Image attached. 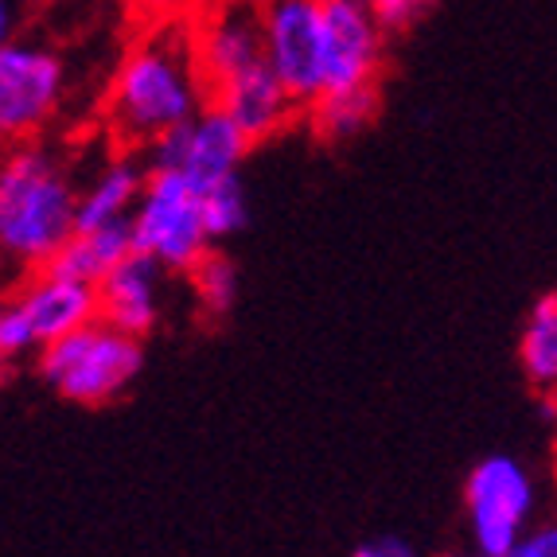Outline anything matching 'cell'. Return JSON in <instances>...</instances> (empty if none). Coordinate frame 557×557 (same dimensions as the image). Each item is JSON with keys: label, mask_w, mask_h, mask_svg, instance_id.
Listing matches in <instances>:
<instances>
[{"label": "cell", "mask_w": 557, "mask_h": 557, "mask_svg": "<svg viewBox=\"0 0 557 557\" xmlns=\"http://www.w3.org/2000/svg\"><path fill=\"white\" fill-rule=\"evenodd\" d=\"M203 106L207 86L191 39L180 32H157L121 59L110 83L106 117L113 137L129 152H140L152 137L191 121Z\"/></svg>", "instance_id": "cell-1"}, {"label": "cell", "mask_w": 557, "mask_h": 557, "mask_svg": "<svg viewBox=\"0 0 557 557\" xmlns=\"http://www.w3.org/2000/svg\"><path fill=\"white\" fill-rule=\"evenodd\" d=\"M78 187L63 157L39 140L12 145L0 157V261L44 270L75 234Z\"/></svg>", "instance_id": "cell-2"}, {"label": "cell", "mask_w": 557, "mask_h": 557, "mask_svg": "<svg viewBox=\"0 0 557 557\" xmlns=\"http://www.w3.org/2000/svg\"><path fill=\"white\" fill-rule=\"evenodd\" d=\"M39 379L75 406H106L137 382L145 367V344L137 335L117 332L102 317L39 347Z\"/></svg>", "instance_id": "cell-3"}, {"label": "cell", "mask_w": 557, "mask_h": 557, "mask_svg": "<svg viewBox=\"0 0 557 557\" xmlns=\"http://www.w3.org/2000/svg\"><path fill=\"white\" fill-rule=\"evenodd\" d=\"M133 253H145L164 273H187L211 250L199 187L180 172H145L140 196L129 214Z\"/></svg>", "instance_id": "cell-4"}, {"label": "cell", "mask_w": 557, "mask_h": 557, "mask_svg": "<svg viewBox=\"0 0 557 557\" xmlns=\"http://www.w3.org/2000/svg\"><path fill=\"white\" fill-rule=\"evenodd\" d=\"M66 63L39 39H9L0 47V149L36 140L63 106Z\"/></svg>", "instance_id": "cell-5"}, {"label": "cell", "mask_w": 557, "mask_h": 557, "mask_svg": "<svg viewBox=\"0 0 557 557\" xmlns=\"http://www.w3.org/2000/svg\"><path fill=\"white\" fill-rule=\"evenodd\" d=\"M465 507L472 546L503 557L539 511V483L519 456H483L465 480Z\"/></svg>", "instance_id": "cell-6"}, {"label": "cell", "mask_w": 557, "mask_h": 557, "mask_svg": "<svg viewBox=\"0 0 557 557\" xmlns=\"http://www.w3.org/2000/svg\"><path fill=\"white\" fill-rule=\"evenodd\" d=\"M261 55L297 110L317 102L324 94L317 0H261Z\"/></svg>", "instance_id": "cell-7"}, {"label": "cell", "mask_w": 557, "mask_h": 557, "mask_svg": "<svg viewBox=\"0 0 557 557\" xmlns=\"http://www.w3.org/2000/svg\"><path fill=\"white\" fill-rule=\"evenodd\" d=\"M320 4V59L324 94L379 86L386 32L379 28L367 0H317Z\"/></svg>", "instance_id": "cell-8"}, {"label": "cell", "mask_w": 557, "mask_h": 557, "mask_svg": "<svg viewBox=\"0 0 557 557\" xmlns=\"http://www.w3.org/2000/svg\"><path fill=\"white\" fill-rule=\"evenodd\" d=\"M196 66L203 75L207 94L226 78L265 63L261 55V0H219L191 36Z\"/></svg>", "instance_id": "cell-9"}, {"label": "cell", "mask_w": 557, "mask_h": 557, "mask_svg": "<svg viewBox=\"0 0 557 557\" xmlns=\"http://www.w3.org/2000/svg\"><path fill=\"white\" fill-rule=\"evenodd\" d=\"M164 277L157 261L145 253H125V258L98 281V317L117 332H129L137 339L152 332L164 317Z\"/></svg>", "instance_id": "cell-10"}, {"label": "cell", "mask_w": 557, "mask_h": 557, "mask_svg": "<svg viewBox=\"0 0 557 557\" xmlns=\"http://www.w3.org/2000/svg\"><path fill=\"white\" fill-rule=\"evenodd\" d=\"M12 300L20 305V317L36 339V351L98 317V288L51 270H32V277Z\"/></svg>", "instance_id": "cell-11"}, {"label": "cell", "mask_w": 557, "mask_h": 557, "mask_svg": "<svg viewBox=\"0 0 557 557\" xmlns=\"http://www.w3.org/2000/svg\"><path fill=\"white\" fill-rule=\"evenodd\" d=\"M250 149L253 145L242 137L238 125H234L219 106L207 102L196 117L180 125V164H176V172L203 191V187H214V184H223V180L238 176L242 160H246V152Z\"/></svg>", "instance_id": "cell-12"}, {"label": "cell", "mask_w": 557, "mask_h": 557, "mask_svg": "<svg viewBox=\"0 0 557 557\" xmlns=\"http://www.w3.org/2000/svg\"><path fill=\"white\" fill-rule=\"evenodd\" d=\"M207 102L219 106L250 145L281 133L288 121H293V113H297V106L288 102L285 86L277 83V75H273L265 63L226 78L223 86H214V90L207 94Z\"/></svg>", "instance_id": "cell-13"}, {"label": "cell", "mask_w": 557, "mask_h": 557, "mask_svg": "<svg viewBox=\"0 0 557 557\" xmlns=\"http://www.w3.org/2000/svg\"><path fill=\"white\" fill-rule=\"evenodd\" d=\"M145 160L140 152H117L113 160H106L98 168V176H90V184L78 187L75 196V231H94V226H117L129 223L133 203L140 196L145 184Z\"/></svg>", "instance_id": "cell-14"}, {"label": "cell", "mask_w": 557, "mask_h": 557, "mask_svg": "<svg viewBox=\"0 0 557 557\" xmlns=\"http://www.w3.org/2000/svg\"><path fill=\"white\" fill-rule=\"evenodd\" d=\"M125 253H133L129 242V223L117 226H94V231H75L71 238L59 246V253L47 261L44 270L63 273V277L86 281V285H98L106 273L117 265Z\"/></svg>", "instance_id": "cell-15"}, {"label": "cell", "mask_w": 557, "mask_h": 557, "mask_svg": "<svg viewBox=\"0 0 557 557\" xmlns=\"http://www.w3.org/2000/svg\"><path fill=\"white\" fill-rule=\"evenodd\" d=\"M519 362L522 374L534 391H554L557 382V297L554 293H542L534 300L527 317V327H522L519 339Z\"/></svg>", "instance_id": "cell-16"}, {"label": "cell", "mask_w": 557, "mask_h": 557, "mask_svg": "<svg viewBox=\"0 0 557 557\" xmlns=\"http://www.w3.org/2000/svg\"><path fill=\"white\" fill-rule=\"evenodd\" d=\"M379 113V86H359V90H339V94H320L317 102L308 106L312 129L327 140H347L359 137Z\"/></svg>", "instance_id": "cell-17"}, {"label": "cell", "mask_w": 557, "mask_h": 557, "mask_svg": "<svg viewBox=\"0 0 557 557\" xmlns=\"http://www.w3.org/2000/svg\"><path fill=\"white\" fill-rule=\"evenodd\" d=\"M187 277H191V288H196V300L199 308H203L207 317L223 320L234 312V305H238V270H234V261L226 258V253H219L211 246V250L203 253V258L187 270Z\"/></svg>", "instance_id": "cell-18"}, {"label": "cell", "mask_w": 557, "mask_h": 557, "mask_svg": "<svg viewBox=\"0 0 557 557\" xmlns=\"http://www.w3.org/2000/svg\"><path fill=\"white\" fill-rule=\"evenodd\" d=\"M199 207H203V226L211 242L234 238V234H242L246 223H250V199H246V187H242L238 176L223 180V184L214 187H203L199 191Z\"/></svg>", "instance_id": "cell-19"}, {"label": "cell", "mask_w": 557, "mask_h": 557, "mask_svg": "<svg viewBox=\"0 0 557 557\" xmlns=\"http://www.w3.org/2000/svg\"><path fill=\"white\" fill-rule=\"evenodd\" d=\"M32 351H36V339L20 317V305L12 297H0V382L9 379L12 367Z\"/></svg>", "instance_id": "cell-20"}, {"label": "cell", "mask_w": 557, "mask_h": 557, "mask_svg": "<svg viewBox=\"0 0 557 557\" xmlns=\"http://www.w3.org/2000/svg\"><path fill=\"white\" fill-rule=\"evenodd\" d=\"M367 4H371L374 20H379V28L386 32V36L409 32L429 9H433V0H367Z\"/></svg>", "instance_id": "cell-21"}, {"label": "cell", "mask_w": 557, "mask_h": 557, "mask_svg": "<svg viewBox=\"0 0 557 557\" xmlns=\"http://www.w3.org/2000/svg\"><path fill=\"white\" fill-rule=\"evenodd\" d=\"M503 557H557V527L554 522H542V527H534V530L527 527L519 534V542Z\"/></svg>", "instance_id": "cell-22"}, {"label": "cell", "mask_w": 557, "mask_h": 557, "mask_svg": "<svg viewBox=\"0 0 557 557\" xmlns=\"http://www.w3.org/2000/svg\"><path fill=\"white\" fill-rule=\"evenodd\" d=\"M351 557H418V549L401 539H374V542H362Z\"/></svg>", "instance_id": "cell-23"}, {"label": "cell", "mask_w": 557, "mask_h": 557, "mask_svg": "<svg viewBox=\"0 0 557 557\" xmlns=\"http://www.w3.org/2000/svg\"><path fill=\"white\" fill-rule=\"evenodd\" d=\"M24 9H28V0H0V47L9 44V39H16Z\"/></svg>", "instance_id": "cell-24"}, {"label": "cell", "mask_w": 557, "mask_h": 557, "mask_svg": "<svg viewBox=\"0 0 557 557\" xmlns=\"http://www.w3.org/2000/svg\"><path fill=\"white\" fill-rule=\"evenodd\" d=\"M441 557H492V554H483V549H448V554H441Z\"/></svg>", "instance_id": "cell-25"}]
</instances>
